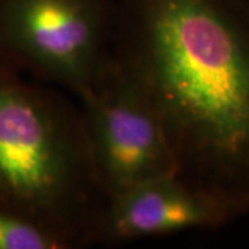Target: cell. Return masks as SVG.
I'll return each instance as SVG.
<instances>
[{
  "label": "cell",
  "instance_id": "6da1fadb",
  "mask_svg": "<svg viewBox=\"0 0 249 249\" xmlns=\"http://www.w3.org/2000/svg\"><path fill=\"white\" fill-rule=\"evenodd\" d=\"M112 55L160 118L178 176L249 212V4L119 0Z\"/></svg>",
  "mask_w": 249,
  "mask_h": 249
},
{
  "label": "cell",
  "instance_id": "7a4b0ae2",
  "mask_svg": "<svg viewBox=\"0 0 249 249\" xmlns=\"http://www.w3.org/2000/svg\"><path fill=\"white\" fill-rule=\"evenodd\" d=\"M106 199L80 108L0 61V206L71 249L94 244Z\"/></svg>",
  "mask_w": 249,
  "mask_h": 249
},
{
  "label": "cell",
  "instance_id": "3957f363",
  "mask_svg": "<svg viewBox=\"0 0 249 249\" xmlns=\"http://www.w3.org/2000/svg\"><path fill=\"white\" fill-rule=\"evenodd\" d=\"M112 0H0V61L83 96L112 62Z\"/></svg>",
  "mask_w": 249,
  "mask_h": 249
},
{
  "label": "cell",
  "instance_id": "277c9868",
  "mask_svg": "<svg viewBox=\"0 0 249 249\" xmlns=\"http://www.w3.org/2000/svg\"><path fill=\"white\" fill-rule=\"evenodd\" d=\"M79 100L90 157L106 198L151 178L178 175L160 118L114 58Z\"/></svg>",
  "mask_w": 249,
  "mask_h": 249
},
{
  "label": "cell",
  "instance_id": "5b68a950",
  "mask_svg": "<svg viewBox=\"0 0 249 249\" xmlns=\"http://www.w3.org/2000/svg\"><path fill=\"white\" fill-rule=\"evenodd\" d=\"M240 216L230 204L190 186L178 175H168L108 196L94 244L116 245L194 229H217Z\"/></svg>",
  "mask_w": 249,
  "mask_h": 249
},
{
  "label": "cell",
  "instance_id": "8992f818",
  "mask_svg": "<svg viewBox=\"0 0 249 249\" xmlns=\"http://www.w3.org/2000/svg\"><path fill=\"white\" fill-rule=\"evenodd\" d=\"M0 249H65L42 226L0 206Z\"/></svg>",
  "mask_w": 249,
  "mask_h": 249
},
{
  "label": "cell",
  "instance_id": "52a82bcc",
  "mask_svg": "<svg viewBox=\"0 0 249 249\" xmlns=\"http://www.w3.org/2000/svg\"><path fill=\"white\" fill-rule=\"evenodd\" d=\"M244 1H245V3H247V4H249V0H244Z\"/></svg>",
  "mask_w": 249,
  "mask_h": 249
}]
</instances>
